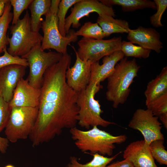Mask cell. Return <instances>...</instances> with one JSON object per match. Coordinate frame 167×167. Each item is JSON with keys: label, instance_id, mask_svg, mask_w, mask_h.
Wrapping results in <instances>:
<instances>
[{"label": "cell", "instance_id": "1", "mask_svg": "<svg viewBox=\"0 0 167 167\" xmlns=\"http://www.w3.org/2000/svg\"><path fill=\"white\" fill-rule=\"evenodd\" d=\"M67 53L45 71L40 87L38 113L29 136L33 147L48 142L65 129L76 126L78 92L67 84L66 73L71 62Z\"/></svg>", "mask_w": 167, "mask_h": 167}, {"label": "cell", "instance_id": "2", "mask_svg": "<svg viewBox=\"0 0 167 167\" xmlns=\"http://www.w3.org/2000/svg\"><path fill=\"white\" fill-rule=\"evenodd\" d=\"M70 132L76 147L82 152H89L92 155L98 153L111 156L115 148V144H121L127 139L125 135H113L96 126L87 131L76 126L70 129Z\"/></svg>", "mask_w": 167, "mask_h": 167}, {"label": "cell", "instance_id": "3", "mask_svg": "<svg viewBox=\"0 0 167 167\" xmlns=\"http://www.w3.org/2000/svg\"><path fill=\"white\" fill-rule=\"evenodd\" d=\"M140 67L135 58L128 60L126 57L116 64L107 78L106 98L113 103L114 108H117L127 101L131 91L130 87Z\"/></svg>", "mask_w": 167, "mask_h": 167}, {"label": "cell", "instance_id": "4", "mask_svg": "<svg viewBox=\"0 0 167 167\" xmlns=\"http://www.w3.org/2000/svg\"><path fill=\"white\" fill-rule=\"evenodd\" d=\"M61 0H52L49 11L45 15V20L41 22L43 33L41 44L44 50L52 49L62 54L67 53V47L71 42L78 39L73 29H70L65 36L60 34L58 27L57 13Z\"/></svg>", "mask_w": 167, "mask_h": 167}, {"label": "cell", "instance_id": "5", "mask_svg": "<svg viewBox=\"0 0 167 167\" xmlns=\"http://www.w3.org/2000/svg\"><path fill=\"white\" fill-rule=\"evenodd\" d=\"M101 88L88 84L86 88L78 92L77 104L79 108L78 123L81 127L89 129L91 127L100 126L106 127L116 124L106 120L101 116L103 111L99 101L95 99V95Z\"/></svg>", "mask_w": 167, "mask_h": 167}, {"label": "cell", "instance_id": "6", "mask_svg": "<svg viewBox=\"0 0 167 167\" xmlns=\"http://www.w3.org/2000/svg\"><path fill=\"white\" fill-rule=\"evenodd\" d=\"M11 37L8 38V53L13 56L21 57L35 47L41 45L43 36L32 31L30 17L27 11L24 17L10 28Z\"/></svg>", "mask_w": 167, "mask_h": 167}, {"label": "cell", "instance_id": "7", "mask_svg": "<svg viewBox=\"0 0 167 167\" xmlns=\"http://www.w3.org/2000/svg\"><path fill=\"white\" fill-rule=\"evenodd\" d=\"M38 113L37 107H14L11 109L5 134L9 142L15 143L29 136Z\"/></svg>", "mask_w": 167, "mask_h": 167}, {"label": "cell", "instance_id": "8", "mask_svg": "<svg viewBox=\"0 0 167 167\" xmlns=\"http://www.w3.org/2000/svg\"><path fill=\"white\" fill-rule=\"evenodd\" d=\"M62 54L55 51L45 52L41 45L32 49L28 54L21 57L26 60L29 68L27 80L32 86L40 88L43 75L47 69L58 62Z\"/></svg>", "mask_w": 167, "mask_h": 167}, {"label": "cell", "instance_id": "9", "mask_svg": "<svg viewBox=\"0 0 167 167\" xmlns=\"http://www.w3.org/2000/svg\"><path fill=\"white\" fill-rule=\"evenodd\" d=\"M122 37H114L108 40H96L83 37L78 42L77 52L84 61L92 63L99 62L104 57L116 51L121 50Z\"/></svg>", "mask_w": 167, "mask_h": 167}, {"label": "cell", "instance_id": "10", "mask_svg": "<svg viewBox=\"0 0 167 167\" xmlns=\"http://www.w3.org/2000/svg\"><path fill=\"white\" fill-rule=\"evenodd\" d=\"M158 118L148 109H138L133 113L128 126L140 132L145 142L149 145L155 140L164 139L161 132L162 124Z\"/></svg>", "mask_w": 167, "mask_h": 167}, {"label": "cell", "instance_id": "11", "mask_svg": "<svg viewBox=\"0 0 167 167\" xmlns=\"http://www.w3.org/2000/svg\"><path fill=\"white\" fill-rule=\"evenodd\" d=\"M71 13L66 18L64 27L66 35L72 25L74 28H78L81 25L80 20L85 16H88L92 12L98 15L104 14L115 17V12L112 6H107L97 0H80L73 5Z\"/></svg>", "mask_w": 167, "mask_h": 167}, {"label": "cell", "instance_id": "12", "mask_svg": "<svg viewBox=\"0 0 167 167\" xmlns=\"http://www.w3.org/2000/svg\"><path fill=\"white\" fill-rule=\"evenodd\" d=\"M71 46L75 52L76 60L73 66L67 70L66 78L69 87L78 92L85 89L89 83L92 62L81 59L75 47Z\"/></svg>", "mask_w": 167, "mask_h": 167}, {"label": "cell", "instance_id": "13", "mask_svg": "<svg viewBox=\"0 0 167 167\" xmlns=\"http://www.w3.org/2000/svg\"><path fill=\"white\" fill-rule=\"evenodd\" d=\"M40 94V88L32 86L27 79L23 78L18 82L12 97L8 103L9 107L11 109L14 107H38Z\"/></svg>", "mask_w": 167, "mask_h": 167}, {"label": "cell", "instance_id": "14", "mask_svg": "<svg viewBox=\"0 0 167 167\" xmlns=\"http://www.w3.org/2000/svg\"><path fill=\"white\" fill-rule=\"evenodd\" d=\"M26 67L12 65L0 69V95L9 103L19 81L23 78Z\"/></svg>", "mask_w": 167, "mask_h": 167}, {"label": "cell", "instance_id": "15", "mask_svg": "<svg viewBox=\"0 0 167 167\" xmlns=\"http://www.w3.org/2000/svg\"><path fill=\"white\" fill-rule=\"evenodd\" d=\"M123 157L128 159L134 167H158L151 154L149 145L144 140L130 143L123 151Z\"/></svg>", "mask_w": 167, "mask_h": 167}, {"label": "cell", "instance_id": "16", "mask_svg": "<svg viewBox=\"0 0 167 167\" xmlns=\"http://www.w3.org/2000/svg\"><path fill=\"white\" fill-rule=\"evenodd\" d=\"M127 37L133 44H138L144 49L154 50L157 53H160L163 48L160 33L152 28L139 26L135 29H130Z\"/></svg>", "mask_w": 167, "mask_h": 167}, {"label": "cell", "instance_id": "17", "mask_svg": "<svg viewBox=\"0 0 167 167\" xmlns=\"http://www.w3.org/2000/svg\"><path fill=\"white\" fill-rule=\"evenodd\" d=\"M124 56L121 50H119L104 57L101 65L99 64V62L92 63L88 84L101 88L100 83L107 79L114 70L116 64Z\"/></svg>", "mask_w": 167, "mask_h": 167}, {"label": "cell", "instance_id": "18", "mask_svg": "<svg viewBox=\"0 0 167 167\" xmlns=\"http://www.w3.org/2000/svg\"><path fill=\"white\" fill-rule=\"evenodd\" d=\"M167 92V67H164L159 75L148 84L144 92L147 105L157 98Z\"/></svg>", "mask_w": 167, "mask_h": 167}, {"label": "cell", "instance_id": "19", "mask_svg": "<svg viewBox=\"0 0 167 167\" xmlns=\"http://www.w3.org/2000/svg\"><path fill=\"white\" fill-rule=\"evenodd\" d=\"M96 23L102 28L105 37L113 33H128L130 29L128 22L126 20L115 19L106 15H99Z\"/></svg>", "mask_w": 167, "mask_h": 167}, {"label": "cell", "instance_id": "20", "mask_svg": "<svg viewBox=\"0 0 167 167\" xmlns=\"http://www.w3.org/2000/svg\"><path fill=\"white\" fill-rule=\"evenodd\" d=\"M50 0H33L28 6L30 11L31 25L32 31L39 32L41 27V16L45 15L49 11Z\"/></svg>", "mask_w": 167, "mask_h": 167}, {"label": "cell", "instance_id": "21", "mask_svg": "<svg viewBox=\"0 0 167 167\" xmlns=\"http://www.w3.org/2000/svg\"><path fill=\"white\" fill-rule=\"evenodd\" d=\"M100 2L110 6L118 5L124 12L134 11L144 8L156 9L154 1L149 0H100Z\"/></svg>", "mask_w": 167, "mask_h": 167}, {"label": "cell", "instance_id": "22", "mask_svg": "<svg viewBox=\"0 0 167 167\" xmlns=\"http://www.w3.org/2000/svg\"><path fill=\"white\" fill-rule=\"evenodd\" d=\"M121 152H120L111 157L95 153L92 155L93 158L91 161L84 164L79 163L75 156H71L66 167H105Z\"/></svg>", "mask_w": 167, "mask_h": 167}, {"label": "cell", "instance_id": "23", "mask_svg": "<svg viewBox=\"0 0 167 167\" xmlns=\"http://www.w3.org/2000/svg\"><path fill=\"white\" fill-rule=\"evenodd\" d=\"M11 8L10 0H8L5 4L3 14L0 18V54L3 52L6 45L9 44L7 32L13 19V13L11 11Z\"/></svg>", "mask_w": 167, "mask_h": 167}, {"label": "cell", "instance_id": "24", "mask_svg": "<svg viewBox=\"0 0 167 167\" xmlns=\"http://www.w3.org/2000/svg\"><path fill=\"white\" fill-rule=\"evenodd\" d=\"M77 36H82L84 38L96 40L103 39L105 37L103 30L97 23L88 22L85 23L80 28L75 32Z\"/></svg>", "mask_w": 167, "mask_h": 167}, {"label": "cell", "instance_id": "25", "mask_svg": "<svg viewBox=\"0 0 167 167\" xmlns=\"http://www.w3.org/2000/svg\"><path fill=\"white\" fill-rule=\"evenodd\" d=\"M121 50L126 57L147 58L150 55L151 50L139 46L134 45L131 42L123 41L121 45Z\"/></svg>", "mask_w": 167, "mask_h": 167}, {"label": "cell", "instance_id": "26", "mask_svg": "<svg viewBox=\"0 0 167 167\" xmlns=\"http://www.w3.org/2000/svg\"><path fill=\"white\" fill-rule=\"evenodd\" d=\"M80 0H62L58 5L57 13L58 19V25L59 32L63 36H65L64 27L66 20V16L68 11L72 6H73Z\"/></svg>", "mask_w": 167, "mask_h": 167}, {"label": "cell", "instance_id": "27", "mask_svg": "<svg viewBox=\"0 0 167 167\" xmlns=\"http://www.w3.org/2000/svg\"><path fill=\"white\" fill-rule=\"evenodd\" d=\"M164 139H157L151 142L149 147L154 159L160 165H167V151L164 145Z\"/></svg>", "mask_w": 167, "mask_h": 167}, {"label": "cell", "instance_id": "28", "mask_svg": "<svg viewBox=\"0 0 167 167\" xmlns=\"http://www.w3.org/2000/svg\"><path fill=\"white\" fill-rule=\"evenodd\" d=\"M147 109L159 117L167 113V92L160 96L146 105Z\"/></svg>", "mask_w": 167, "mask_h": 167}, {"label": "cell", "instance_id": "29", "mask_svg": "<svg viewBox=\"0 0 167 167\" xmlns=\"http://www.w3.org/2000/svg\"><path fill=\"white\" fill-rule=\"evenodd\" d=\"M156 6V12L150 16L151 24L156 28L162 27L163 25L161 22L163 15L167 7V0H154Z\"/></svg>", "mask_w": 167, "mask_h": 167}, {"label": "cell", "instance_id": "30", "mask_svg": "<svg viewBox=\"0 0 167 167\" xmlns=\"http://www.w3.org/2000/svg\"><path fill=\"white\" fill-rule=\"evenodd\" d=\"M3 55L0 57V69L11 65H19L28 66V63L26 59L18 56H13L9 54L6 48L3 50Z\"/></svg>", "mask_w": 167, "mask_h": 167}, {"label": "cell", "instance_id": "31", "mask_svg": "<svg viewBox=\"0 0 167 167\" xmlns=\"http://www.w3.org/2000/svg\"><path fill=\"white\" fill-rule=\"evenodd\" d=\"M33 0H10V3L13 7L12 25L15 24L23 12L26 10Z\"/></svg>", "mask_w": 167, "mask_h": 167}, {"label": "cell", "instance_id": "32", "mask_svg": "<svg viewBox=\"0 0 167 167\" xmlns=\"http://www.w3.org/2000/svg\"><path fill=\"white\" fill-rule=\"evenodd\" d=\"M11 110L9 103L5 101L0 95V133L5 127Z\"/></svg>", "mask_w": 167, "mask_h": 167}, {"label": "cell", "instance_id": "33", "mask_svg": "<svg viewBox=\"0 0 167 167\" xmlns=\"http://www.w3.org/2000/svg\"><path fill=\"white\" fill-rule=\"evenodd\" d=\"M105 167H134L131 161L127 158L124 160L113 163Z\"/></svg>", "mask_w": 167, "mask_h": 167}, {"label": "cell", "instance_id": "34", "mask_svg": "<svg viewBox=\"0 0 167 167\" xmlns=\"http://www.w3.org/2000/svg\"><path fill=\"white\" fill-rule=\"evenodd\" d=\"M9 141L6 138L0 136V152L2 154L5 153L9 146Z\"/></svg>", "mask_w": 167, "mask_h": 167}, {"label": "cell", "instance_id": "35", "mask_svg": "<svg viewBox=\"0 0 167 167\" xmlns=\"http://www.w3.org/2000/svg\"><path fill=\"white\" fill-rule=\"evenodd\" d=\"M158 118L163 123L165 127L167 128V113L161 115Z\"/></svg>", "mask_w": 167, "mask_h": 167}, {"label": "cell", "instance_id": "36", "mask_svg": "<svg viewBox=\"0 0 167 167\" xmlns=\"http://www.w3.org/2000/svg\"><path fill=\"white\" fill-rule=\"evenodd\" d=\"M8 0H0V18L2 15L6 3Z\"/></svg>", "mask_w": 167, "mask_h": 167}, {"label": "cell", "instance_id": "37", "mask_svg": "<svg viewBox=\"0 0 167 167\" xmlns=\"http://www.w3.org/2000/svg\"><path fill=\"white\" fill-rule=\"evenodd\" d=\"M4 167H15L11 165H6Z\"/></svg>", "mask_w": 167, "mask_h": 167}]
</instances>
